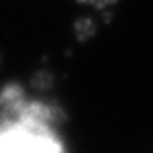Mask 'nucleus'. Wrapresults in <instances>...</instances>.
<instances>
[{"instance_id":"1","label":"nucleus","mask_w":153,"mask_h":153,"mask_svg":"<svg viewBox=\"0 0 153 153\" xmlns=\"http://www.w3.org/2000/svg\"><path fill=\"white\" fill-rule=\"evenodd\" d=\"M46 117L36 108L0 127V153H64L60 140L46 126Z\"/></svg>"}]
</instances>
